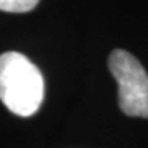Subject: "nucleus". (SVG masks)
Here are the masks:
<instances>
[{"instance_id": "1", "label": "nucleus", "mask_w": 148, "mask_h": 148, "mask_svg": "<svg viewBox=\"0 0 148 148\" xmlns=\"http://www.w3.org/2000/svg\"><path fill=\"white\" fill-rule=\"evenodd\" d=\"M45 97L41 71L21 53L0 54V101L15 115L30 117Z\"/></svg>"}, {"instance_id": "3", "label": "nucleus", "mask_w": 148, "mask_h": 148, "mask_svg": "<svg viewBox=\"0 0 148 148\" xmlns=\"http://www.w3.org/2000/svg\"><path fill=\"white\" fill-rule=\"evenodd\" d=\"M40 0H0V10L8 13H27L38 5Z\"/></svg>"}, {"instance_id": "2", "label": "nucleus", "mask_w": 148, "mask_h": 148, "mask_svg": "<svg viewBox=\"0 0 148 148\" xmlns=\"http://www.w3.org/2000/svg\"><path fill=\"white\" fill-rule=\"evenodd\" d=\"M109 69L119 84V106L128 117L148 119V74L135 56L115 49L109 56Z\"/></svg>"}]
</instances>
